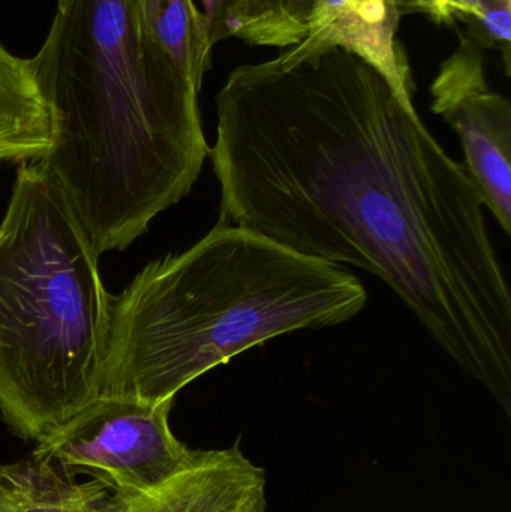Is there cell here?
I'll use <instances>...</instances> for the list:
<instances>
[{"label": "cell", "instance_id": "cell-3", "mask_svg": "<svg viewBox=\"0 0 511 512\" xmlns=\"http://www.w3.org/2000/svg\"><path fill=\"white\" fill-rule=\"evenodd\" d=\"M363 283L219 219L182 254L147 264L111 295L101 397L162 403L273 337L362 312Z\"/></svg>", "mask_w": 511, "mask_h": 512}, {"label": "cell", "instance_id": "cell-10", "mask_svg": "<svg viewBox=\"0 0 511 512\" xmlns=\"http://www.w3.org/2000/svg\"><path fill=\"white\" fill-rule=\"evenodd\" d=\"M101 481L77 483L33 459L0 463V508L12 512H108L111 501Z\"/></svg>", "mask_w": 511, "mask_h": 512}, {"label": "cell", "instance_id": "cell-11", "mask_svg": "<svg viewBox=\"0 0 511 512\" xmlns=\"http://www.w3.org/2000/svg\"><path fill=\"white\" fill-rule=\"evenodd\" d=\"M150 38L171 57L179 71L201 90L210 68L203 14L194 0H137Z\"/></svg>", "mask_w": 511, "mask_h": 512}, {"label": "cell", "instance_id": "cell-6", "mask_svg": "<svg viewBox=\"0 0 511 512\" xmlns=\"http://www.w3.org/2000/svg\"><path fill=\"white\" fill-rule=\"evenodd\" d=\"M432 111L461 140L465 171L483 206L511 233V105L489 86L483 48L468 33L440 66L431 87Z\"/></svg>", "mask_w": 511, "mask_h": 512}, {"label": "cell", "instance_id": "cell-14", "mask_svg": "<svg viewBox=\"0 0 511 512\" xmlns=\"http://www.w3.org/2000/svg\"><path fill=\"white\" fill-rule=\"evenodd\" d=\"M207 47L213 50L218 42L230 38V18L236 0H201Z\"/></svg>", "mask_w": 511, "mask_h": 512}, {"label": "cell", "instance_id": "cell-9", "mask_svg": "<svg viewBox=\"0 0 511 512\" xmlns=\"http://www.w3.org/2000/svg\"><path fill=\"white\" fill-rule=\"evenodd\" d=\"M56 119L29 59L0 42V161H39L53 146Z\"/></svg>", "mask_w": 511, "mask_h": 512}, {"label": "cell", "instance_id": "cell-1", "mask_svg": "<svg viewBox=\"0 0 511 512\" xmlns=\"http://www.w3.org/2000/svg\"><path fill=\"white\" fill-rule=\"evenodd\" d=\"M216 113L222 221L380 277L510 411L511 297L485 206L414 102L327 48L237 66Z\"/></svg>", "mask_w": 511, "mask_h": 512}, {"label": "cell", "instance_id": "cell-7", "mask_svg": "<svg viewBox=\"0 0 511 512\" xmlns=\"http://www.w3.org/2000/svg\"><path fill=\"white\" fill-rule=\"evenodd\" d=\"M410 12H417V0H315L308 35L279 54L297 60L344 48L374 66L402 98L413 101L410 63L398 39L402 17Z\"/></svg>", "mask_w": 511, "mask_h": 512}, {"label": "cell", "instance_id": "cell-13", "mask_svg": "<svg viewBox=\"0 0 511 512\" xmlns=\"http://www.w3.org/2000/svg\"><path fill=\"white\" fill-rule=\"evenodd\" d=\"M417 12L429 15L440 26H452L461 20L470 29L482 18L479 0H417Z\"/></svg>", "mask_w": 511, "mask_h": 512}, {"label": "cell", "instance_id": "cell-8", "mask_svg": "<svg viewBox=\"0 0 511 512\" xmlns=\"http://www.w3.org/2000/svg\"><path fill=\"white\" fill-rule=\"evenodd\" d=\"M108 512H266V475L239 445L203 451L161 486L114 496Z\"/></svg>", "mask_w": 511, "mask_h": 512}, {"label": "cell", "instance_id": "cell-2", "mask_svg": "<svg viewBox=\"0 0 511 512\" xmlns=\"http://www.w3.org/2000/svg\"><path fill=\"white\" fill-rule=\"evenodd\" d=\"M29 60L56 119L39 162L96 252L123 251L200 176V90L150 38L137 0H56Z\"/></svg>", "mask_w": 511, "mask_h": 512}, {"label": "cell", "instance_id": "cell-15", "mask_svg": "<svg viewBox=\"0 0 511 512\" xmlns=\"http://www.w3.org/2000/svg\"><path fill=\"white\" fill-rule=\"evenodd\" d=\"M0 512H12V511L5 510V508H0Z\"/></svg>", "mask_w": 511, "mask_h": 512}, {"label": "cell", "instance_id": "cell-4", "mask_svg": "<svg viewBox=\"0 0 511 512\" xmlns=\"http://www.w3.org/2000/svg\"><path fill=\"white\" fill-rule=\"evenodd\" d=\"M99 256L57 180L23 162L0 222V414L21 438L42 441L101 397Z\"/></svg>", "mask_w": 511, "mask_h": 512}, {"label": "cell", "instance_id": "cell-12", "mask_svg": "<svg viewBox=\"0 0 511 512\" xmlns=\"http://www.w3.org/2000/svg\"><path fill=\"white\" fill-rule=\"evenodd\" d=\"M314 5L315 0H236L230 38L251 47H293L308 35Z\"/></svg>", "mask_w": 511, "mask_h": 512}, {"label": "cell", "instance_id": "cell-5", "mask_svg": "<svg viewBox=\"0 0 511 512\" xmlns=\"http://www.w3.org/2000/svg\"><path fill=\"white\" fill-rule=\"evenodd\" d=\"M173 403L99 397L39 441L33 459L68 475H96L119 498L149 492L203 454L171 432Z\"/></svg>", "mask_w": 511, "mask_h": 512}]
</instances>
